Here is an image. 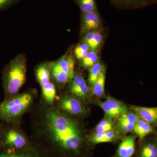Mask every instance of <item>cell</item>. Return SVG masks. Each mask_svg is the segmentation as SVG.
<instances>
[{
  "label": "cell",
  "mask_w": 157,
  "mask_h": 157,
  "mask_svg": "<svg viewBox=\"0 0 157 157\" xmlns=\"http://www.w3.org/2000/svg\"><path fill=\"white\" fill-rule=\"evenodd\" d=\"M30 113L29 137L33 143L53 157H84L88 142L78 120L63 114L41 98Z\"/></svg>",
  "instance_id": "1"
},
{
  "label": "cell",
  "mask_w": 157,
  "mask_h": 157,
  "mask_svg": "<svg viewBox=\"0 0 157 157\" xmlns=\"http://www.w3.org/2000/svg\"><path fill=\"white\" fill-rule=\"evenodd\" d=\"M37 98L36 90L30 89L0 102V121L6 123L21 122L23 116L30 112Z\"/></svg>",
  "instance_id": "2"
},
{
  "label": "cell",
  "mask_w": 157,
  "mask_h": 157,
  "mask_svg": "<svg viewBox=\"0 0 157 157\" xmlns=\"http://www.w3.org/2000/svg\"><path fill=\"white\" fill-rule=\"evenodd\" d=\"M26 58L20 54L5 66L2 73L4 101L19 94L26 78Z\"/></svg>",
  "instance_id": "3"
},
{
  "label": "cell",
  "mask_w": 157,
  "mask_h": 157,
  "mask_svg": "<svg viewBox=\"0 0 157 157\" xmlns=\"http://www.w3.org/2000/svg\"><path fill=\"white\" fill-rule=\"evenodd\" d=\"M29 137L22 130L20 123H5L0 149L20 150L30 145Z\"/></svg>",
  "instance_id": "4"
},
{
  "label": "cell",
  "mask_w": 157,
  "mask_h": 157,
  "mask_svg": "<svg viewBox=\"0 0 157 157\" xmlns=\"http://www.w3.org/2000/svg\"><path fill=\"white\" fill-rule=\"evenodd\" d=\"M54 105L63 114L75 119L87 115L88 111L84 104L69 93L57 95Z\"/></svg>",
  "instance_id": "5"
},
{
  "label": "cell",
  "mask_w": 157,
  "mask_h": 157,
  "mask_svg": "<svg viewBox=\"0 0 157 157\" xmlns=\"http://www.w3.org/2000/svg\"><path fill=\"white\" fill-rule=\"evenodd\" d=\"M35 75L42 89L41 99L45 103L54 105L56 98V87L52 79L50 64L43 63L35 69Z\"/></svg>",
  "instance_id": "6"
},
{
  "label": "cell",
  "mask_w": 157,
  "mask_h": 157,
  "mask_svg": "<svg viewBox=\"0 0 157 157\" xmlns=\"http://www.w3.org/2000/svg\"><path fill=\"white\" fill-rule=\"evenodd\" d=\"M68 92L77 98L83 104L90 101L91 94L85 79L81 75L75 74L68 86Z\"/></svg>",
  "instance_id": "7"
},
{
  "label": "cell",
  "mask_w": 157,
  "mask_h": 157,
  "mask_svg": "<svg viewBox=\"0 0 157 157\" xmlns=\"http://www.w3.org/2000/svg\"><path fill=\"white\" fill-rule=\"evenodd\" d=\"M0 157H53L31 141L29 146L22 149H0Z\"/></svg>",
  "instance_id": "8"
},
{
  "label": "cell",
  "mask_w": 157,
  "mask_h": 157,
  "mask_svg": "<svg viewBox=\"0 0 157 157\" xmlns=\"http://www.w3.org/2000/svg\"><path fill=\"white\" fill-rule=\"evenodd\" d=\"M97 105L103 109L105 115L109 119L118 118L128 111L125 104L112 98H108L103 102H99Z\"/></svg>",
  "instance_id": "9"
},
{
  "label": "cell",
  "mask_w": 157,
  "mask_h": 157,
  "mask_svg": "<svg viewBox=\"0 0 157 157\" xmlns=\"http://www.w3.org/2000/svg\"><path fill=\"white\" fill-rule=\"evenodd\" d=\"M138 118L136 113L128 111L118 117L116 126L118 132L125 135L134 131L135 124Z\"/></svg>",
  "instance_id": "10"
},
{
  "label": "cell",
  "mask_w": 157,
  "mask_h": 157,
  "mask_svg": "<svg viewBox=\"0 0 157 157\" xmlns=\"http://www.w3.org/2000/svg\"><path fill=\"white\" fill-rule=\"evenodd\" d=\"M101 16L97 11L81 12V31L87 33L98 29L101 25Z\"/></svg>",
  "instance_id": "11"
},
{
  "label": "cell",
  "mask_w": 157,
  "mask_h": 157,
  "mask_svg": "<svg viewBox=\"0 0 157 157\" xmlns=\"http://www.w3.org/2000/svg\"><path fill=\"white\" fill-rule=\"evenodd\" d=\"M88 142L91 144H96L104 142H113L121 138L119 134L111 131L104 133H95L86 136Z\"/></svg>",
  "instance_id": "12"
},
{
  "label": "cell",
  "mask_w": 157,
  "mask_h": 157,
  "mask_svg": "<svg viewBox=\"0 0 157 157\" xmlns=\"http://www.w3.org/2000/svg\"><path fill=\"white\" fill-rule=\"evenodd\" d=\"M137 135H132L124 138L118 147L117 157H132L135 151V142Z\"/></svg>",
  "instance_id": "13"
},
{
  "label": "cell",
  "mask_w": 157,
  "mask_h": 157,
  "mask_svg": "<svg viewBox=\"0 0 157 157\" xmlns=\"http://www.w3.org/2000/svg\"><path fill=\"white\" fill-rule=\"evenodd\" d=\"M111 2L116 7L123 9L143 8L157 3V0H111Z\"/></svg>",
  "instance_id": "14"
},
{
  "label": "cell",
  "mask_w": 157,
  "mask_h": 157,
  "mask_svg": "<svg viewBox=\"0 0 157 157\" xmlns=\"http://www.w3.org/2000/svg\"><path fill=\"white\" fill-rule=\"evenodd\" d=\"M132 109L140 118L151 124H157V107L134 106Z\"/></svg>",
  "instance_id": "15"
},
{
  "label": "cell",
  "mask_w": 157,
  "mask_h": 157,
  "mask_svg": "<svg viewBox=\"0 0 157 157\" xmlns=\"http://www.w3.org/2000/svg\"><path fill=\"white\" fill-rule=\"evenodd\" d=\"M56 62L62 70L68 74L70 80H72L75 75L74 72L75 60L73 55L71 53L65 55Z\"/></svg>",
  "instance_id": "16"
},
{
  "label": "cell",
  "mask_w": 157,
  "mask_h": 157,
  "mask_svg": "<svg viewBox=\"0 0 157 157\" xmlns=\"http://www.w3.org/2000/svg\"><path fill=\"white\" fill-rule=\"evenodd\" d=\"M154 128L151 124L147 122L138 117L137 122L135 124L134 132L138 136L140 140L143 139L145 136L152 133Z\"/></svg>",
  "instance_id": "17"
},
{
  "label": "cell",
  "mask_w": 157,
  "mask_h": 157,
  "mask_svg": "<svg viewBox=\"0 0 157 157\" xmlns=\"http://www.w3.org/2000/svg\"><path fill=\"white\" fill-rule=\"evenodd\" d=\"M103 40V36L101 33L95 31L87 32L84 37V42H85L91 51L97 50L101 45Z\"/></svg>",
  "instance_id": "18"
},
{
  "label": "cell",
  "mask_w": 157,
  "mask_h": 157,
  "mask_svg": "<svg viewBox=\"0 0 157 157\" xmlns=\"http://www.w3.org/2000/svg\"><path fill=\"white\" fill-rule=\"evenodd\" d=\"M138 157H157V141L150 140L142 144Z\"/></svg>",
  "instance_id": "19"
},
{
  "label": "cell",
  "mask_w": 157,
  "mask_h": 157,
  "mask_svg": "<svg viewBox=\"0 0 157 157\" xmlns=\"http://www.w3.org/2000/svg\"><path fill=\"white\" fill-rule=\"evenodd\" d=\"M105 74H106V70L104 67H102L100 75L95 83L93 86L92 94L94 95L96 97H102L104 95Z\"/></svg>",
  "instance_id": "20"
},
{
  "label": "cell",
  "mask_w": 157,
  "mask_h": 157,
  "mask_svg": "<svg viewBox=\"0 0 157 157\" xmlns=\"http://www.w3.org/2000/svg\"><path fill=\"white\" fill-rule=\"evenodd\" d=\"M75 2L82 13L98 11L95 0H76Z\"/></svg>",
  "instance_id": "21"
},
{
  "label": "cell",
  "mask_w": 157,
  "mask_h": 157,
  "mask_svg": "<svg viewBox=\"0 0 157 157\" xmlns=\"http://www.w3.org/2000/svg\"><path fill=\"white\" fill-rule=\"evenodd\" d=\"M102 66H101L100 61H98L92 67H91L89 75V83L90 85L93 86L99 77L102 70Z\"/></svg>",
  "instance_id": "22"
},
{
  "label": "cell",
  "mask_w": 157,
  "mask_h": 157,
  "mask_svg": "<svg viewBox=\"0 0 157 157\" xmlns=\"http://www.w3.org/2000/svg\"><path fill=\"white\" fill-rule=\"evenodd\" d=\"M114 128V124L111 119L107 118L100 122L95 128L96 133H104L113 131Z\"/></svg>",
  "instance_id": "23"
},
{
  "label": "cell",
  "mask_w": 157,
  "mask_h": 157,
  "mask_svg": "<svg viewBox=\"0 0 157 157\" xmlns=\"http://www.w3.org/2000/svg\"><path fill=\"white\" fill-rule=\"evenodd\" d=\"M98 57L94 51L88 52L86 55L82 59V65L85 68H90L98 61Z\"/></svg>",
  "instance_id": "24"
},
{
  "label": "cell",
  "mask_w": 157,
  "mask_h": 157,
  "mask_svg": "<svg viewBox=\"0 0 157 157\" xmlns=\"http://www.w3.org/2000/svg\"><path fill=\"white\" fill-rule=\"evenodd\" d=\"M89 49V47L85 42L78 44L74 49V55L76 58L82 60L88 52Z\"/></svg>",
  "instance_id": "25"
},
{
  "label": "cell",
  "mask_w": 157,
  "mask_h": 157,
  "mask_svg": "<svg viewBox=\"0 0 157 157\" xmlns=\"http://www.w3.org/2000/svg\"><path fill=\"white\" fill-rule=\"evenodd\" d=\"M20 0H0V11H5L19 3Z\"/></svg>",
  "instance_id": "26"
},
{
  "label": "cell",
  "mask_w": 157,
  "mask_h": 157,
  "mask_svg": "<svg viewBox=\"0 0 157 157\" xmlns=\"http://www.w3.org/2000/svg\"><path fill=\"white\" fill-rule=\"evenodd\" d=\"M5 124V122H3L0 121V141H1L2 137Z\"/></svg>",
  "instance_id": "27"
},
{
  "label": "cell",
  "mask_w": 157,
  "mask_h": 157,
  "mask_svg": "<svg viewBox=\"0 0 157 157\" xmlns=\"http://www.w3.org/2000/svg\"><path fill=\"white\" fill-rule=\"evenodd\" d=\"M156 140L157 141V138H156Z\"/></svg>",
  "instance_id": "28"
},
{
  "label": "cell",
  "mask_w": 157,
  "mask_h": 157,
  "mask_svg": "<svg viewBox=\"0 0 157 157\" xmlns=\"http://www.w3.org/2000/svg\"><path fill=\"white\" fill-rule=\"evenodd\" d=\"M74 1H76V0H74Z\"/></svg>",
  "instance_id": "29"
}]
</instances>
